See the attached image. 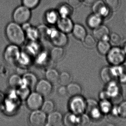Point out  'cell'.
Returning a JSON list of instances; mask_svg holds the SVG:
<instances>
[{
    "instance_id": "obj_1",
    "label": "cell",
    "mask_w": 126,
    "mask_h": 126,
    "mask_svg": "<svg viewBox=\"0 0 126 126\" xmlns=\"http://www.w3.org/2000/svg\"><path fill=\"white\" fill-rule=\"evenodd\" d=\"M5 33L6 37L11 44L19 46L25 42V34L19 24L14 22L9 23L6 28Z\"/></svg>"
},
{
    "instance_id": "obj_2",
    "label": "cell",
    "mask_w": 126,
    "mask_h": 126,
    "mask_svg": "<svg viewBox=\"0 0 126 126\" xmlns=\"http://www.w3.org/2000/svg\"><path fill=\"white\" fill-rule=\"evenodd\" d=\"M86 107L87 101L81 95L72 96L68 103L70 112L77 115L84 113Z\"/></svg>"
},
{
    "instance_id": "obj_3",
    "label": "cell",
    "mask_w": 126,
    "mask_h": 126,
    "mask_svg": "<svg viewBox=\"0 0 126 126\" xmlns=\"http://www.w3.org/2000/svg\"><path fill=\"white\" fill-rule=\"evenodd\" d=\"M21 53L19 46L11 44L6 48L4 51V60L8 64H15L18 63Z\"/></svg>"
},
{
    "instance_id": "obj_4",
    "label": "cell",
    "mask_w": 126,
    "mask_h": 126,
    "mask_svg": "<svg viewBox=\"0 0 126 126\" xmlns=\"http://www.w3.org/2000/svg\"><path fill=\"white\" fill-rule=\"evenodd\" d=\"M48 37L55 46L63 47L68 42L67 34L55 29L49 28Z\"/></svg>"
},
{
    "instance_id": "obj_5",
    "label": "cell",
    "mask_w": 126,
    "mask_h": 126,
    "mask_svg": "<svg viewBox=\"0 0 126 126\" xmlns=\"http://www.w3.org/2000/svg\"><path fill=\"white\" fill-rule=\"evenodd\" d=\"M107 55L108 62L113 66L122 64L126 59V53L124 50L118 47L111 48Z\"/></svg>"
},
{
    "instance_id": "obj_6",
    "label": "cell",
    "mask_w": 126,
    "mask_h": 126,
    "mask_svg": "<svg viewBox=\"0 0 126 126\" xmlns=\"http://www.w3.org/2000/svg\"><path fill=\"white\" fill-rule=\"evenodd\" d=\"M31 9L23 5L16 8L13 12L14 22L20 25L28 23L31 19Z\"/></svg>"
},
{
    "instance_id": "obj_7",
    "label": "cell",
    "mask_w": 126,
    "mask_h": 126,
    "mask_svg": "<svg viewBox=\"0 0 126 126\" xmlns=\"http://www.w3.org/2000/svg\"><path fill=\"white\" fill-rule=\"evenodd\" d=\"M26 101L27 107L32 111L40 109L44 100L42 95L35 91L30 93Z\"/></svg>"
},
{
    "instance_id": "obj_8",
    "label": "cell",
    "mask_w": 126,
    "mask_h": 126,
    "mask_svg": "<svg viewBox=\"0 0 126 126\" xmlns=\"http://www.w3.org/2000/svg\"><path fill=\"white\" fill-rule=\"evenodd\" d=\"M47 118V114L40 109L32 110L29 119L32 126H43L46 125Z\"/></svg>"
},
{
    "instance_id": "obj_9",
    "label": "cell",
    "mask_w": 126,
    "mask_h": 126,
    "mask_svg": "<svg viewBox=\"0 0 126 126\" xmlns=\"http://www.w3.org/2000/svg\"><path fill=\"white\" fill-rule=\"evenodd\" d=\"M86 112L89 117L93 119H99L102 113L101 112L99 104L95 100L90 99L87 101Z\"/></svg>"
},
{
    "instance_id": "obj_10",
    "label": "cell",
    "mask_w": 126,
    "mask_h": 126,
    "mask_svg": "<svg viewBox=\"0 0 126 126\" xmlns=\"http://www.w3.org/2000/svg\"><path fill=\"white\" fill-rule=\"evenodd\" d=\"M36 92L43 96H46L50 95L52 91V84L48 80L42 79L38 81L35 87Z\"/></svg>"
},
{
    "instance_id": "obj_11",
    "label": "cell",
    "mask_w": 126,
    "mask_h": 126,
    "mask_svg": "<svg viewBox=\"0 0 126 126\" xmlns=\"http://www.w3.org/2000/svg\"><path fill=\"white\" fill-rule=\"evenodd\" d=\"M56 24L58 30L66 34L72 32L74 25L70 17H60Z\"/></svg>"
},
{
    "instance_id": "obj_12",
    "label": "cell",
    "mask_w": 126,
    "mask_h": 126,
    "mask_svg": "<svg viewBox=\"0 0 126 126\" xmlns=\"http://www.w3.org/2000/svg\"><path fill=\"white\" fill-rule=\"evenodd\" d=\"M63 116L60 112L54 111L47 116L46 126H60L63 124Z\"/></svg>"
},
{
    "instance_id": "obj_13",
    "label": "cell",
    "mask_w": 126,
    "mask_h": 126,
    "mask_svg": "<svg viewBox=\"0 0 126 126\" xmlns=\"http://www.w3.org/2000/svg\"><path fill=\"white\" fill-rule=\"evenodd\" d=\"M93 36L96 39L108 41L110 40V31L107 26L100 25L94 29Z\"/></svg>"
},
{
    "instance_id": "obj_14",
    "label": "cell",
    "mask_w": 126,
    "mask_h": 126,
    "mask_svg": "<svg viewBox=\"0 0 126 126\" xmlns=\"http://www.w3.org/2000/svg\"><path fill=\"white\" fill-rule=\"evenodd\" d=\"M110 9L106 3L101 0H97L93 5L92 10L93 13L99 15L102 17L108 16Z\"/></svg>"
},
{
    "instance_id": "obj_15",
    "label": "cell",
    "mask_w": 126,
    "mask_h": 126,
    "mask_svg": "<svg viewBox=\"0 0 126 126\" xmlns=\"http://www.w3.org/2000/svg\"><path fill=\"white\" fill-rule=\"evenodd\" d=\"M22 28L25 32L26 37L32 42L35 41L40 37L37 28L32 27L28 23L23 25Z\"/></svg>"
},
{
    "instance_id": "obj_16",
    "label": "cell",
    "mask_w": 126,
    "mask_h": 126,
    "mask_svg": "<svg viewBox=\"0 0 126 126\" xmlns=\"http://www.w3.org/2000/svg\"><path fill=\"white\" fill-rule=\"evenodd\" d=\"M23 84L26 85L31 89L35 88L38 82L36 76L33 73L27 72L23 75Z\"/></svg>"
},
{
    "instance_id": "obj_17",
    "label": "cell",
    "mask_w": 126,
    "mask_h": 126,
    "mask_svg": "<svg viewBox=\"0 0 126 126\" xmlns=\"http://www.w3.org/2000/svg\"><path fill=\"white\" fill-rule=\"evenodd\" d=\"M102 80L105 83H109L113 81L116 77L112 68L105 67L102 68L100 72Z\"/></svg>"
},
{
    "instance_id": "obj_18",
    "label": "cell",
    "mask_w": 126,
    "mask_h": 126,
    "mask_svg": "<svg viewBox=\"0 0 126 126\" xmlns=\"http://www.w3.org/2000/svg\"><path fill=\"white\" fill-rule=\"evenodd\" d=\"M72 32L76 39L82 41L87 35V31L85 28L79 24L74 25Z\"/></svg>"
},
{
    "instance_id": "obj_19",
    "label": "cell",
    "mask_w": 126,
    "mask_h": 126,
    "mask_svg": "<svg viewBox=\"0 0 126 126\" xmlns=\"http://www.w3.org/2000/svg\"><path fill=\"white\" fill-rule=\"evenodd\" d=\"M102 21V17L101 16L94 13L88 17L87 23L89 28L94 29L101 25Z\"/></svg>"
},
{
    "instance_id": "obj_20",
    "label": "cell",
    "mask_w": 126,
    "mask_h": 126,
    "mask_svg": "<svg viewBox=\"0 0 126 126\" xmlns=\"http://www.w3.org/2000/svg\"><path fill=\"white\" fill-rule=\"evenodd\" d=\"M64 50L63 47L55 46L51 49L50 53V57L52 61L54 62H60L63 58Z\"/></svg>"
},
{
    "instance_id": "obj_21",
    "label": "cell",
    "mask_w": 126,
    "mask_h": 126,
    "mask_svg": "<svg viewBox=\"0 0 126 126\" xmlns=\"http://www.w3.org/2000/svg\"><path fill=\"white\" fill-rule=\"evenodd\" d=\"M63 124L66 126H73L79 125V115L71 112L66 113L63 117Z\"/></svg>"
},
{
    "instance_id": "obj_22",
    "label": "cell",
    "mask_w": 126,
    "mask_h": 126,
    "mask_svg": "<svg viewBox=\"0 0 126 126\" xmlns=\"http://www.w3.org/2000/svg\"><path fill=\"white\" fill-rule=\"evenodd\" d=\"M67 94L71 96L81 95L82 88L79 84L76 83L71 82L66 86Z\"/></svg>"
},
{
    "instance_id": "obj_23",
    "label": "cell",
    "mask_w": 126,
    "mask_h": 126,
    "mask_svg": "<svg viewBox=\"0 0 126 126\" xmlns=\"http://www.w3.org/2000/svg\"><path fill=\"white\" fill-rule=\"evenodd\" d=\"M59 74L56 69L50 68L46 73V79L51 84H54L58 82Z\"/></svg>"
},
{
    "instance_id": "obj_24",
    "label": "cell",
    "mask_w": 126,
    "mask_h": 126,
    "mask_svg": "<svg viewBox=\"0 0 126 126\" xmlns=\"http://www.w3.org/2000/svg\"><path fill=\"white\" fill-rule=\"evenodd\" d=\"M59 16L58 12L54 10H50L46 14L45 19L46 22L50 25H54L56 24Z\"/></svg>"
},
{
    "instance_id": "obj_25",
    "label": "cell",
    "mask_w": 126,
    "mask_h": 126,
    "mask_svg": "<svg viewBox=\"0 0 126 126\" xmlns=\"http://www.w3.org/2000/svg\"><path fill=\"white\" fill-rule=\"evenodd\" d=\"M8 83L11 87L17 89L23 84L22 79L17 74H13L9 79Z\"/></svg>"
},
{
    "instance_id": "obj_26",
    "label": "cell",
    "mask_w": 126,
    "mask_h": 126,
    "mask_svg": "<svg viewBox=\"0 0 126 126\" xmlns=\"http://www.w3.org/2000/svg\"><path fill=\"white\" fill-rule=\"evenodd\" d=\"M73 8L69 4H63L59 7L57 12L60 17H69L73 13Z\"/></svg>"
},
{
    "instance_id": "obj_27",
    "label": "cell",
    "mask_w": 126,
    "mask_h": 126,
    "mask_svg": "<svg viewBox=\"0 0 126 126\" xmlns=\"http://www.w3.org/2000/svg\"><path fill=\"white\" fill-rule=\"evenodd\" d=\"M97 48L99 53L102 55H107L111 49L109 42L104 40H99L97 44Z\"/></svg>"
},
{
    "instance_id": "obj_28",
    "label": "cell",
    "mask_w": 126,
    "mask_h": 126,
    "mask_svg": "<svg viewBox=\"0 0 126 126\" xmlns=\"http://www.w3.org/2000/svg\"><path fill=\"white\" fill-rule=\"evenodd\" d=\"M16 94L18 98L21 100H26L31 93V89L26 85H22L17 88Z\"/></svg>"
},
{
    "instance_id": "obj_29",
    "label": "cell",
    "mask_w": 126,
    "mask_h": 126,
    "mask_svg": "<svg viewBox=\"0 0 126 126\" xmlns=\"http://www.w3.org/2000/svg\"><path fill=\"white\" fill-rule=\"evenodd\" d=\"M72 78L70 74L67 71H63L59 74V82L60 85L66 86L71 82Z\"/></svg>"
},
{
    "instance_id": "obj_30",
    "label": "cell",
    "mask_w": 126,
    "mask_h": 126,
    "mask_svg": "<svg viewBox=\"0 0 126 126\" xmlns=\"http://www.w3.org/2000/svg\"><path fill=\"white\" fill-rule=\"evenodd\" d=\"M55 105L53 101L51 100L44 101L40 110L46 114H48L54 110Z\"/></svg>"
},
{
    "instance_id": "obj_31",
    "label": "cell",
    "mask_w": 126,
    "mask_h": 126,
    "mask_svg": "<svg viewBox=\"0 0 126 126\" xmlns=\"http://www.w3.org/2000/svg\"><path fill=\"white\" fill-rule=\"evenodd\" d=\"M99 107L101 112L105 114L111 112L112 108V103L108 99L102 100L99 104Z\"/></svg>"
},
{
    "instance_id": "obj_32",
    "label": "cell",
    "mask_w": 126,
    "mask_h": 126,
    "mask_svg": "<svg viewBox=\"0 0 126 126\" xmlns=\"http://www.w3.org/2000/svg\"><path fill=\"white\" fill-rule=\"evenodd\" d=\"M84 46L88 48H93L96 45V39L93 36L90 34L86 35L83 40Z\"/></svg>"
},
{
    "instance_id": "obj_33",
    "label": "cell",
    "mask_w": 126,
    "mask_h": 126,
    "mask_svg": "<svg viewBox=\"0 0 126 126\" xmlns=\"http://www.w3.org/2000/svg\"><path fill=\"white\" fill-rule=\"evenodd\" d=\"M113 81L109 82V85H108L107 89L106 91L111 97H113L118 94L119 89L118 86L115 83H113Z\"/></svg>"
},
{
    "instance_id": "obj_34",
    "label": "cell",
    "mask_w": 126,
    "mask_h": 126,
    "mask_svg": "<svg viewBox=\"0 0 126 126\" xmlns=\"http://www.w3.org/2000/svg\"><path fill=\"white\" fill-rule=\"evenodd\" d=\"M40 0H22L23 5L29 9H33L38 6Z\"/></svg>"
},
{
    "instance_id": "obj_35",
    "label": "cell",
    "mask_w": 126,
    "mask_h": 126,
    "mask_svg": "<svg viewBox=\"0 0 126 126\" xmlns=\"http://www.w3.org/2000/svg\"><path fill=\"white\" fill-rule=\"evenodd\" d=\"M117 108L118 115L123 118H126V101L121 102Z\"/></svg>"
},
{
    "instance_id": "obj_36",
    "label": "cell",
    "mask_w": 126,
    "mask_h": 126,
    "mask_svg": "<svg viewBox=\"0 0 126 126\" xmlns=\"http://www.w3.org/2000/svg\"><path fill=\"white\" fill-rule=\"evenodd\" d=\"M90 118L88 115L82 113L79 115V125L84 126L88 125L90 123Z\"/></svg>"
},
{
    "instance_id": "obj_37",
    "label": "cell",
    "mask_w": 126,
    "mask_h": 126,
    "mask_svg": "<svg viewBox=\"0 0 126 126\" xmlns=\"http://www.w3.org/2000/svg\"><path fill=\"white\" fill-rule=\"evenodd\" d=\"M105 3L110 9L115 11L119 5V0H105Z\"/></svg>"
},
{
    "instance_id": "obj_38",
    "label": "cell",
    "mask_w": 126,
    "mask_h": 126,
    "mask_svg": "<svg viewBox=\"0 0 126 126\" xmlns=\"http://www.w3.org/2000/svg\"><path fill=\"white\" fill-rule=\"evenodd\" d=\"M110 40L113 45L117 46L120 44L121 39V37L118 34L113 33L110 35Z\"/></svg>"
},
{
    "instance_id": "obj_39",
    "label": "cell",
    "mask_w": 126,
    "mask_h": 126,
    "mask_svg": "<svg viewBox=\"0 0 126 126\" xmlns=\"http://www.w3.org/2000/svg\"><path fill=\"white\" fill-rule=\"evenodd\" d=\"M57 93L59 95L63 96L67 94L66 86L60 85L57 89Z\"/></svg>"
},
{
    "instance_id": "obj_40",
    "label": "cell",
    "mask_w": 126,
    "mask_h": 126,
    "mask_svg": "<svg viewBox=\"0 0 126 126\" xmlns=\"http://www.w3.org/2000/svg\"><path fill=\"white\" fill-rule=\"evenodd\" d=\"M68 4L73 8H77L81 4V0H68Z\"/></svg>"
},
{
    "instance_id": "obj_41",
    "label": "cell",
    "mask_w": 126,
    "mask_h": 126,
    "mask_svg": "<svg viewBox=\"0 0 126 126\" xmlns=\"http://www.w3.org/2000/svg\"><path fill=\"white\" fill-rule=\"evenodd\" d=\"M17 74L20 75H24L26 73H27L28 71L26 70V67L24 68L22 66H21L20 67L17 68Z\"/></svg>"
},
{
    "instance_id": "obj_42",
    "label": "cell",
    "mask_w": 126,
    "mask_h": 126,
    "mask_svg": "<svg viewBox=\"0 0 126 126\" xmlns=\"http://www.w3.org/2000/svg\"><path fill=\"white\" fill-rule=\"evenodd\" d=\"M97 0H83V2L87 6L93 5Z\"/></svg>"
},
{
    "instance_id": "obj_43",
    "label": "cell",
    "mask_w": 126,
    "mask_h": 126,
    "mask_svg": "<svg viewBox=\"0 0 126 126\" xmlns=\"http://www.w3.org/2000/svg\"><path fill=\"white\" fill-rule=\"evenodd\" d=\"M119 81L122 83H126V74L122 73L119 76Z\"/></svg>"
},
{
    "instance_id": "obj_44",
    "label": "cell",
    "mask_w": 126,
    "mask_h": 126,
    "mask_svg": "<svg viewBox=\"0 0 126 126\" xmlns=\"http://www.w3.org/2000/svg\"><path fill=\"white\" fill-rule=\"evenodd\" d=\"M5 101V97L2 93L0 92V105L2 104V103Z\"/></svg>"
},
{
    "instance_id": "obj_45",
    "label": "cell",
    "mask_w": 126,
    "mask_h": 126,
    "mask_svg": "<svg viewBox=\"0 0 126 126\" xmlns=\"http://www.w3.org/2000/svg\"><path fill=\"white\" fill-rule=\"evenodd\" d=\"M124 51L125 52V53H126V46L125 47V49H124Z\"/></svg>"
}]
</instances>
